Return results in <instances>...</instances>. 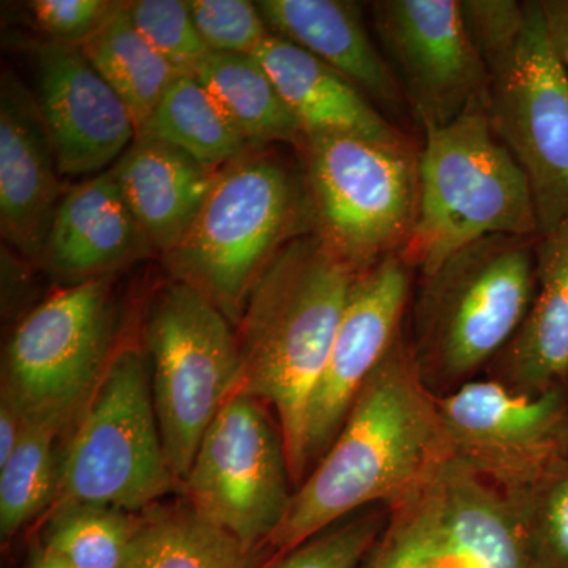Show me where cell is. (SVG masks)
I'll use <instances>...</instances> for the list:
<instances>
[{"label":"cell","mask_w":568,"mask_h":568,"mask_svg":"<svg viewBox=\"0 0 568 568\" xmlns=\"http://www.w3.org/2000/svg\"><path fill=\"white\" fill-rule=\"evenodd\" d=\"M144 345L164 455L183 488L205 432L241 383L237 335L200 291L171 280L149 305Z\"/></svg>","instance_id":"obj_8"},{"label":"cell","mask_w":568,"mask_h":568,"mask_svg":"<svg viewBox=\"0 0 568 568\" xmlns=\"http://www.w3.org/2000/svg\"><path fill=\"white\" fill-rule=\"evenodd\" d=\"M110 170L153 252L162 257L189 233L219 175L151 136H138Z\"/></svg>","instance_id":"obj_21"},{"label":"cell","mask_w":568,"mask_h":568,"mask_svg":"<svg viewBox=\"0 0 568 568\" xmlns=\"http://www.w3.org/2000/svg\"><path fill=\"white\" fill-rule=\"evenodd\" d=\"M274 552L246 548L192 507H152L142 515L125 568H260Z\"/></svg>","instance_id":"obj_25"},{"label":"cell","mask_w":568,"mask_h":568,"mask_svg":"<svg viewBox=\"0 0 568 568\" xmlns=\"http://www.w3.org/2000/svg\"><path fill=\"white\" fill-rule=\"evenodd\" d=\"M413 274L398 254H392L355 275L306 413V476L331 448L362 387L402 335Z\"/></svg>","instance_id":"obj_14"},{"label":"cell","mask_w":568,"mask_h":568,"mask_svg":"<svg viewBox=\"0 0 568 568\" xmlns=\"http://www.w3.org/2000/svg\"><path fill=\"white\" fill-rule=\"evenodd\" d=\"M313 233L304 174L253 149L219 171L189 233L164 254L171 280L190 284L237 327L254 284L294 239Z\"/></svg>","instance_id":"obj_3"},{"label":"cell","mask_w":568,"mask_h":568,"mask_svg":"<svg viewBox=\"0 0 568 568\" xmlns=\"http://www.w3.org/2000/svg\"><path fill=\"white\" fill-rule=\"evenodd\" d=\"M36 100L63 175L103 173L136 140L132 112L80 47L40 44Z\"/></svg>","instance_id":"obj_15"},{"label":"cell","mask_w":568,"mask_h":568,"mask_svg":"<svg viewBox=\"0 0 568 568\" xmlns=\"http://www.w3.org/2000/svg\"><path fill=\"white\" fill-rule=\"evenodd\" d=\"M271 413L237 388L213 418L183 481L197 517L252 549H271L295 493L282 429Z\"/></svg>","instance_id":"obj_10"},{"label":"cell","mask_w":568,"mask_h":568,"mask_svg":"<svg viewBox=\"0 0 568 568\" xmlns=\"http://www.w3.org/2000/svg\"><path fill=\"white\" fill-rule=\"evenodd\" d=\"M142 515L95 506L52 507L40 545L74 568H125Z\"/></svg>","instance_id":"obj_28"},{"label":"cell","mask_w":568,"mask_h":568,"mask_svg":"<svg viewBox=\"0 0 568 568\" xmlns=\"http://www.w3.org/2000/svg\"><path fill=\"white\" fill-rule=\"evenodd\" d=\"M36 95L10 70L0 81V231L28 260L43 256L67 190Z\"/></svg>","instance_id":"obj_16"},{"label":"cell","mask_w":568,"mask_h":568,"mask_svg":"<svg viewBox=\"0 0 568 568\" xmlns=\"http://www.w3.org/2000/svg\"><path fill=\"white\" fill-rule=\"evenodd\" d=\"M462 11L487 67L515 47L528 17L526 2L517 0H462Z\"/></svg>","instance_id":"obj_34"},{"label":"cell","mask_w":568,"mask_h":568,"mask_svg":"<svg viewBox=\"0 0 568 568\" xmlns=\"http://www.w3.org/2000/svg\"><path fill=\"white\" fill-rule=\"evenodd\" d=\"M305 134H351L399 149H417L338 71L272 33L254 52Z\"/></svg>","instance_id":"obj_18"},{"label":"cell","mask_w":568,"mask_h":568,"mask_svg":"<svg viewBox=\"0 0 568 568\" xmlns=\"http://www.w3.org/2000/svg\"><path fill=\"white\" fill-rule=\"evenodd\" d=\"M313 233L355 272L405 248L420 204V149L310 133L298 145Z\"/></svg>","instance_id":"obj_7"},{"label":"cell","mask_w":568,"mask_h":568,"mask_svg":"<svg viewBox=\"0 0 568 568\" xmlns=\"http://www.w3.org/2000/svg\"><path fill=\"white\" fill-rule=\"evenodd\" d=\"M357 272L316 233L294 239L254 284L235 327L239 390L274 410L294 487L306 477L305 425Z\"/></svg>","instance_id":"obj_2"},{"label":"cell","mask_w":568,"mask_h":568,"mask_svg":"<svg viewBox=\"0 0 568 568\" xmlns=\"http://www.w3.org/2000/svg\"><path fill=\"white\" fill-rule=\"evenodd\" d=\"M153 252L111 170L67 190L41 264L71 284L108 278Z\"/></svg>","instance_id":"obj_17"},{"label":"cell","mask_w":568,"mask_h":568,"mask_svg":"<svg viewBox=\"0 0 568 568\" xmlns=\"http://www.w3.org/2000/svg\"><path fill=\"white\" fill-rule=\"evenodd\" d=\"M193 74L253 148L272 142L298 148L304 141L301 122L254 55L209 52Z\"/></svg>","instance_id":"obj_23"},{"label":"cell","mask_w":568,"mask_h":568,"mask_svg":"<svg viewBox=\"0 0 568 568\" xmlns=\"http://www.w3.org/2000/svg\"><path fill=\"white\" fill-rule=\"evenodd\" d=\"M436 398L454 457L499 489L568 454V388L526 395L476 377Z\"/></svg>","instance_id":"obj_13"},{"label":"cell","mask_w":568,"mask_h":568,"mask_svg":"<svg viewBox=\"0 0 568 568\" xmlns=\"http://www.w3.org/2000/svg\"><path fill=\"white\" fill-rule=\"evenodd\" d=\"M80 48L132 112L140 134L181 73L134 28L125 2H115Z\"/></svg>","instance_id":"obj_24"},{"label":"cell","mask_w":568,"mask_h":568,"mask_svg":"<svg viewBox=\"0 0 568 568\" xmlns=\"http://www.w3.org/2000/svg\"><path fill=\"white\" fill-rule=\"evenodd\" d=\"M74 425L52 507L95 506L138 514L182 488L164 455L149 362L140 346L115 347Z\"/></svg>","instance_id":"obj_6"},{"label":"cell","mask_w":568,"mask_h":568,"mask_svg":"<svg viewBox=\"0 0 568 568\" xmlns=\"http://www.w3.org/2000/svg\"><path fill=\"white\" fill-rule=\"evenodd\" d=\"M549 37L568 78V0H541Z\"/></svg>","instance_id":"obj_37"},{"label":"cell","mask_w":568,"mask_h":568,"mask_svg":"<svg viewBox=\"0 0 568 568\" xmlns=\"http://www.w3.org/2000/svg\"><path fill=\"white\" fill-rule=\"evenodd\" d=\"M388 517L387 506L366 507L297 547L274 552L260 568H361L386 529Z\"/></svg>","instance_id":"obj_31"},{"label":"cell","mask_w":568,"mask_h":568,"mask_svg":"<svg viewBox=\"0 0 568 568\" xmlns=\"http://www.w3.org/2000/svg\"><path fill=\"white\" fill-rule=\"evenodd\" d=\"M24 568H74L70 566L65 560L58 558V556L52 555V552L48 551L39 545L36 549H33L31 558H29L28 564H26Z\"/></svg>","instance_id":"obj_38"},{"label":"cell","mask_w":568,"mask_h":568,"mask_svg":"<svg viewBox=\"0 0 568 568\" xmlns=\"http://www.w3.org/2000/svg\"><path fill=\"white\" fill-rule=\"evenodd\" d=\"M536 254V294L528 315L485 372L526 395L568 388V223L540 235Z\"/></svg>","instance_id":"obj_19"},{"label":"cell","mask_w":568,"mask_h":568,"mask_svg":"<svg viewBox=\"0 0 568 568\" xmlns=\"http://www.w3.org/2000/svg\"><path fill=\"white\" fill-rule=\"evenodd\" d=\"M536 568H568V454L517 487L500 489Z\"/></svg>","instance_id":"obj_30"},{"label":"cell","mask_w":568,"mask_h":568,"mask_svg":"<svg viewBox=\"0 0 568 568\" xmlns=\"http://www.w3.org/2000/svg\"><path fill=\"white\" fill-rule=\"evenodd\" d=\"M114 6L110 0H33L31 10L52 41L81 47Z\"/></svg>","instance_id":"obj_35"},{"label":"cell","mask_w":568,"mask_h":568,"mask_svg":"<svg viewBox=\"0 0 568 568\" xmlns=\"http://www.w3.org/2000/svg\"><path fill=\"white\" fill-rule=\"evenodd\" d=\"M130 20L149 43L179 73H192L209 54L189 2L182 0H130Z\"/></svg>","instance_id":"obj_32"},{"label":"cell","mask_w":568,"mask_h":568,"mask_svg":"<svg viewBox=\"0 0 568 568\" xmlns=\"http://www.w3.org/2000/svg\"><path fill=\"white\" fill-rule=\"evenodd\" d=\"M110 278L70 284L18 325L3 357L2 388L29 422L59 432L78 420L114 355Z\"/></svg>","instance_id":"obj_9"},{"label":"cell","mask_w":568,"mask_h":568,"mask_svg":"<svg viewBox=\"0 0 568 568\" xmlns=\"http://www.w3.org/2000/svg\"><path fill=\"white\" fill-rule=\"evenodd\" d=\"M197 32L211 52L248 54L272 36L256 3L246 0H189Z\"/></svg>","instance_id":"obj_33"},{"label":"cell","mask_w":568,"mask_h":568,"mask_svg":"<svg viewBox=\"0 0 568 568\" xmlns=\"http://www.w3.org/2000/svg\"><path fill=\"white\" fill-rule=\"evenodd\" d=\"M424 133L416 226L398 253L407 267L422 278L489 235L540 237L528 178L485 111Z\"/></svg>","instance_id":"obj_5"},{"label":"cell","mask_w":568,"mask_h":568,"mask_svg":"<svg viewBox=\"0 0 568 568\" xmlns=\"http://www.w3.org/2000/svg\"><path fill=\"white\" fill-rule=\"evenodd\" d=\"M515 47L488 63L487 114L497 140L528 178L540 235L568 223V78L541 0Z\"/></svg>","instance_id":"obj_11"},{"label":"cell","mask_w":568,"mask_h":568,"mask_svg":"<svg viewBox=\"0 0 568 568\" xmlns=\"http://www.w3.org/2000/svg\"><path fill=\"white\" fill-rule=\"evenodd\" d=\"M28 417L22 413L7 390H0V466L6 465L14 448L21 443L26 429H28Z\"/></svg>","instance_id":"obj_36"},{"label":"cell","mask_w":568,"mask_h":568,"mask_svg":"<svg viewBox=\"0 0 568 568\" xmlns=\"http://www.w3.org/2000/svg\"><path fill=\"white\" fill-rule=\"evenodd\" d=\"M454 458L436 395L402 332L362 387L331 448L295 488L268 548L297 547L366 507L398 506Z\"/></svg>","instance_id":"obj_1"},{"label":"cell","mask_w":568,"mask_h":568,"mask_svg":"<svg viewBox=\"0 0 568 568\" xmlns=\"http://www.w3.org/2000/svg\"><path fill=\"white\" fill-rule=\"evenodd\" d=\"M369 9L381 50L424 132L487 110L489 71L462 0H377Z\"/></svg>","instance_id":"obj_12"},{"label":"cell","mask_w":568,"mask_h":568,"mask_svg":"<svg viewBox=\"0 0 568 568\" xmlns=\"http://www.w3.org/2000/svg\"><path fill=\"white\" fill-rule=\"evenodd\" d=\"M443 480L465 568H536L499 488L457 458L444 466Z\"/></svg>","instance_id":"obj_22"},{"label":"cell","mask_w":568,"mask_h":568,"mask_svg":"<svg viewBox=\"0 0 568 568\" xmlns=\"http://www.w3.org/2000/svg\"><path fill=\"white\" fill-rule=\"evenodd\" d=\"M540 237L489 235L422 276L409 343L439 396L487 372L528 315Z\"/></svg>","instance_id":"obj_4"},{"label":"cell","mask_w":568,"mask_h":568,"mask_svg":"<svg viewBox=\"0 0 568 568\" xmlns=\"http://www.w3.org/2000/svg\"><path fill=\"white\" fill-rule=\"evenodd\" d=\"M138 136L175 145L207 170L220 171L253 151L207 89L192 73L173 81ZM136 136V138H138Z\"/></svg>","instance_id":"obj_26"},{"label":"cell","mask_w":568,"mask_h":568,"mask_svg":"<svg viewBox=\"0 0 568 568\" xmlns=\"http://www.w3.org/2000/svg\"><path fill=\"white\" fill-rule=\"evenodd\" d=\"M439 474L390 508L386 529L361 568H465L448 526Z\"/></svg>","instance_id":"obj_27"},{"label":"cell","mask_w":568,"mask_h":568,"mask_svg":"<svg viewBox=\"0 0 568 568\" xmlns=\"http://www.w3.org/2000/svg\"><path fill=\"white\" fill-rule=\"evenodd\" d=\"M51 425L29 422L21 443L0 466V537L7 545L58 496L61 466Z\"/></svg>","instance_id":"obj_29"},{"label":"cell","mask_w":568,"mask_h":568,"mask_svg":"<svg viewBox=\"0 0 568 568\" xmlns=\"http://www.w3.org/2000/svg\"><path fill=\"white\" fill-rule=\"evenodd\" d=\"M256 6L272 33L327 63L368 99L384 104L406 100L394 69L362 20L358 3L261 0Z\"/></svg>","instance_id":"obj_20"}]
</instances>
